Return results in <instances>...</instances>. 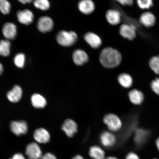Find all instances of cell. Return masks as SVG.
Returning a JSON list of instances; mask_svg holds the SVG:
<instances>
[{
  "instance_id": "cell-27",
  "label": "cell",
  "mask_w": 159,
  "mask_h": 159,
  "mask_svg": "<svg viewBox=\"0 0 159 159\" xmlns=\"http://www.w3.org/2000/svg\"><path fill=\"white\" fill-rule=\"evenodd\" d=\"M11 4L7 0H0V11L3 14H8L11 11Z\"/></svg>"
},
{
  "instance_id": "cell-34",
  "label": "cell",
  "mask_w": 159,
  "mask_h": 159,
  "mask_svg": "<svg viewBox=\"0 0 159 159\" xmlns=\"http://www.w3.org/2000/svg\"><path fill=\"white\" fill-rule=\"evenodd\" d=\"M9 159H26L23 155L21 153H16L13 155Z\"/></svg>"
},
{
  "instance_id": "cell-7",
  "label": "cell",
  "mask_w": 159,
  "mask_h": 159,
  "mask_svg": "<svg viewBox=\"0 0 159 159\" xmlns=\"http://www.w3.org/2000/svg\"><path fill=\"white\" fill-rule=\"evenodd\" d=\"M119 33L124 38L132 40L136 36V28L133 25L124 24L120 26Z\"/></svg>"
},
{
  "instance_id": "cell-33",
  "label": "cell",
  "mask_w": 159,
  "mask_h": 159,
  "mask_svg": "<svg viewBox=\"0 0 159 159\" xmlns=\"http://www.w3.org/2000/svg\"><path fill=\"white\" fill-rule=\"evenodd\" d=\"M126 159H140L136 154L134 152H129L127 154Z\"/></svg>"
},
{
  "instance_id": "cell-32",
  "label": "cell",
  "mask_w": 159,
  "mask_h": 159,
  "mask_svg": "<svg viewBox=\"0 0 159 159\" xmlns=\"http://www.w3.org/2000/svg\"><path fill=\"white\" fill-rule=\"evenodd\" d=\"M40 159H57L54 154L48 152L43 155Z\"/></svg>"
},
{
  "instance_id": "cell-29",
  "label": "cell",
  "mask_w": 159,
  "mask_h": 159,
  "mask_svg": "<svg viewBox=\"0 0 159 159\" xmlns=\"http://www.w3.org/2000/svg\"><path fill=\"white\" fill-rule=\"evenodd\" d=\"M153 0H137V4L141 9H150L153 5Z\"/></svg>"
},
{
  "instance_id": "cell-31",
  "label": "cell",
  "mask_w": 159,
  "mask_h": 159,
  "mask_svg": "<svg viewBox=\"0 0 159 159\" xmlns=\"http://www.w3.org/2000/svg\"><path fill=\"white\" fill-rule=\"evenodd\" d=\"M120 4L124 6H131L134 2V0H114Z\"/></svg>"
},
{
  "instance_id": "cell-14",
  "label": "cell",
  "mask_w": 159,
  "mask_h": 159,
  "mask_svg": "<svg viewBox=\"0 0 159 159\" xmlns=\"http://www.w3.org/2000/svg\"><path fill=\"white\" fill-rule=\"evenodd\" d=\"M101 144L105 148H111L114 146L116 142V138L112 133L105 131L101 134Z\"/></svg>"
},
{
  "instance_id": "cell-18",
  "label": "cell",
  "mask_w": 159,
  "mask_h": 159,
  "mask_svg": "<svg viewBox=\"0 0 159 159\" xmlns=\"http://www.w3.org/2000/svg\"><path fill=\"white\" fill-rule=\"evenodd\" d=\"M129 98L132 104L140 105L143 102L144 95L142 91L137 89H134L129 92Z\"/></svg>"
},
{
  "instance_id": "cell-37",
  "label": "cell",
  "mask_w": 159,
  "mask_h": 159,
  "mask_svg": "<svg viewBox=\"0 0 159 159\" xmlns=\"http://www.w3.org/2000/svg\"><path fill=\"white\" fill-rule=\"evenodd\" d=\"M156 143L157 148L159 151V137L156 139Z\"/></svg>"
},
{
  "instance_id": "cell-36",
  "label": "cell",
  "mask_w": 159,
  "mask_h": 159,
  "mask_svg": "<svg viewBox=\"0 0 159 159\" xmlns=\"http://www.w3.org/2000/svg\"><path fill=\"white\" fill-rule=\"evenodd\" d=\"M71 159H84L82 156L78 155L73 157Z\"/></svg>"
},
{
  "instance_id": "cell-4",
  "label": "cell",
  "mask_w": 159,
  "mask_h": 159,
  "mask_svg": "<svg viewBox=\"0 0 159 159\" xmlns=\"http://www.w3.org/2000/svg\"><path fill=\"white\" fill-rule=\"evenodd\" d=\"M54 27V23L52 19L47 16L41 17L37 23V28L41 33H46L51 31Z\"/></svg>"
},
{
  "instance_id": "cell-24",
  "label": "cell",
  "mask_w": 159,
  "mask_h": 159,
  "mask_svg": "<svg viewBox=\"0 0 159 159\" xmlns=\"http://www.w3.org/2000/svg\"><path fill=\"white\" fill-rule=\"evenodd\" d=\"M11 43L8 40L0 41V56L8 57L10 53Z\"/></svg>"
},
{
  "instance_id": "cell-16",
  "label": "cell",
  "mask_w": 159,
  "mask_h": 159,
  "mask_svg": "<svg viewBox=\"0 0 159 159\" xmlns=\"http://www.w3.org/2000/svg\"><path fill=\"white\" fill-rule=\"evenodd\" d=\"M105 17L108 23L112 25H116L120 23L121 15L119 12L115 9H109L105 14Z\"/></svg>"
},
{
  "instance_id": "cell-8",
  "label": "cell",
  "mask_w": 159,
  "mask_h": 159,
  "mask_svg": "<svg viewBox=\"0 0 159 159\" xmlns=\"http://www.w3.org/2000/svg\"><path fill=\"white\" fill-rule=\"evenodd\" d=\"M61 129L67 136L72 138L76 134L78 130V126L75 121L70 119H67L63 122Z\"/></svg>"
},
{
  "instance_id": "cell-38",
  "label": "cell",
  "mask_w": 159,
  "mask_h": 159,
  "mask_svg": "<svg viewBox=\"0 0 159 159\" xmlns=\"http://www.w3.org/2000/svg\"><path fill=\"white\" fill-rule=\"evenodd\" d=\"M3 69L2 65L0 63V75H1L3 72Z\"/></svg>"
},
{
  "instance_id": "cell-17",
  "label": "cell",
  "mask_w": 159,
  "mask_h": 159,
  "mask_svg": "<svg viewBox=\"0 0 159 159\" xmlns=\"http://www.w3.org/2000/svg\"><path fill=\"white\" fill-rule=\"evenodd\" d=\"M141 24L146 27L153 26L156 23V17L150 12H146L142 14L139 19Z\"/></svg>"
},
{
  "instance_id": "cell-2",
  "label": "cell",
  "mask_w": 159,
  "mask_h": 159,
  "mask_svg": "<svg viewBox=\"0 0 159 159\" xmlns=\"http://www.w3.org/2000/svg\"><path fill=\"white\" fill-rule=\"evenodd\" d=\"M78 39L77 33L73 31L61 30L56 35L57 43L63 47L72 46L77 43Z\"/></svg>"
},
{
  "instance_id": "cell-19",
  "label": "cell",
  "mask_w": 159,
  "mask_h": 159,
  "mask_svg": "<svg viewBox=\"0 0 159 159\" xmlns=\"http://www.w3.org/2000/svg\"><path fill=\"white\" fill-rule=\"evenodd\" d=\"M22 95V90L19 85H16L11 91L7 93V98L11 102L16 103L18 102Z\"/></svg>"
},
{
  "instance_id": "cell-22",
  "label": "cell",
  "mask_w": 159,
  "mask_h": 159,
  "mask_svg": "<svg viewBox=\"0 0 159 159\" xmlns=\"http://www.w3.org/2000/svg\"><path fill=\"white\" fill-rule=\"evenodd\" d=\"M89 155L93 159H105V152L100 147L94 146L89 149Z\"/></svg>"
},
{
  "instance_id": "cell-5",
  "label": "cell",
  "mask_w": 159,
  "mask_h": 159,
  "mask_svg": "<svg viewBox=\"0 0 159 159\" xmlns=\"http://www.w3.org/2000/svg\"><path fill=\"white\" fill-rule=\"evenodd\" d=\"M25 154L29 159H40L43 156L39 145L34 142L27 145L26 148Z\"/></svg>"
},
{
  "instance_id": "cell-20",
  "label": "cell",
  "mask_w": 159,
  "mask_h": 159,
  "mask_svg": "<svg viewBox=\"0 0 159 159\" xmlns=\"http://www.w3.org/2000/svg\"><path fill=\"white\" fill-rule=\"evenodd\" d=\"M148 130L139 128L135 131L134 140L137 144L141 145L144 143L149 136Z\"/></svg>"
},
{
  "instance_id": "cell-23",
  "label": "cell",
  "mask_w": 159,
  "mask_h": 159,
  "mask_svg": "<svg viewBox=\"0 0 159 159\" xmlns=\"http://www.w3.org/2000/svg\"><path fill=\"white\" fill-rule=\"evenodd\" d=\"M118 80L119 84L125 88H129L132 86L133 79L130 75L123 73L119 75Z\"/></svg>"
},
{
  "instance_id": "cell-12",
  "label": "cell",
  "mask_w": 159,
  "mask_h": 159,
  "mask_svg": "<svg viewBox=\"0 0 159 159\" xmlns=\"http://www.w3.org/2000/svg\"><path fill=\"white\" fill-rule=\"evenodd\" d=\"M33 137L37 142L42 144L48 143L51 138L50 135L48 131L43 128L36 129L34 133Z\"/></svg>"
},
{
  "instance_id": "cell-30",
  "label": "cell",
  "mask_w": 159,
  "mask_h": 159,
  "mask_svg": "<svg viewBox=\"0 0 159 159\" xmlns=\"http://www.w3.org/2000/svg\"><path fill=\"white\" fill-rule=\"evenodd\" d=\"M150 87L153 92L159 95V78H157L151 83Z\"/></svg>"
},
{
  "instance_id": "cell-10",
  "label": "cell",
  "mask_w": 159,
  "mask_h": 159,
  "mask_svg": "<svg viewBox=\"0 0 159 159\" xmlns=\"http://www.w3.org/2000/svg\"><path fill=\"white\" fill-rule=\"evenodd\" d=\"M73 62L77 66H82L88 62L89 57L83 50L77 49L73 52L72 55Z\"/></svg>"
},
{
  "instance_id": "cell-13",
  "label": "cell",
  "mask_w": 159,
  "mask_h": 159,
  "mask_svg": "<svg viewBox=\"0 0 159 159\" xmlns=\"http://www.w3.org/2000/svg\"><path fill=\"white\" fill-rule=\"evenodd\" d=\"M17 19L22 24L29 25L33 22L34 16L32 12L29 9L19 11L17 13Z\"/></svg>"
},
{
  "instance_id": "cell-1",
  "label": "cell",
  "mask_w": 159,
  "mask_h": 159,
  "mask_svg": "<svg viewBox=\"0 0 159 159\" xmlns=\"http://www.w3.org/2000/svg\"><path fill=\"white\" fill-rule=\"evenodd\" d=\"M122 59V55L118 50L109 47L103 49L99 56L101 65L107 68H113L118 66Z\"/></svg>"
},
{
  "instance_id": "cell-3",
  "label": "cell",
  "mask_w": 159,
  "mask_h": 159,
  "mask_svg": "<svg viewBox=\"0 0 159 159\" xmlns=\"http://www.w3.org/2000/svg\"><path fill=\"white\" fill-rule=\"evenodd\" d=\"M103 121L111 132H118L122 128V121L118 116L114 114H108L105 115Z\"/></svg>"
},
{
  "instance_id": "cell-25",
  "label": "cell",
  "mask_w": 159,
  "mask_h": 159,
  "mask_svg": "<svg viewBox=\"0 0 159 159\" xmlns=\"http://www.w3.org/2000/svg\"><path fill=\"white\" fill-rule=\"evenodd\" d=\"M33 4L37 8L43 11H47L51 6L48 0H34Z\"/></svg>"
},
{
  "instance_id": "cell-9",
  "label": "cell",
  "mask_w": 159,
  "mask_h": 159,
  "mask_svg": "<svg viewBox=\"0 0 159 159\" xmlns=\"http://www.w3.org/2000/svg\"><path fill=\"white\" fill-rule=\"evenodd\" d=\"M85 41L94 49H98L102 44V40L100 37L96 34L89 32L84 35Z\"/></svg>"
},
{
  "instance_id": "cell-11",
  "label": "cell",
  "mask_w": 159,
  "mask_h": 159,
  "mask_svg": "<svg viewBox=\"0 0 159 159\" xmlns=\"http://www.w3.org/2000/svg\"><path fill=\"white\" fill-rule=\"evenodd\" d=\"M77 6L79 11L85 15L91 14L95 10V4L92 0H80Z\"/></svg>"
},
{
  "instance_id": "cell-21",
  "label": "cell",
  "mask_w": 159,
  "mask_h": 159,
  "mask_svg": "<svg viewBox=\"0 0 159 159\" xmlns=\"http://www.w3.org/2000/svg\"><path fill=\"white\" fill-rule=\"evenodd\" d=\"M32 104L37 108H43L46 106L47 102L44 97L38 94H33L31 97Z\"/></svg>"
},
{
  "instance_id": "cell-26",
  "label": "cell",
  "mask_w": 159,
  "mask_h": 159,
  "mask_svg": "<svg viewBox=\"0 0 159 159\" xmlns=\"http://www.w3.org/2000/svg\"><path fill=\"white\" fill-rule=\"evenodd\" d=\"M149 65L155 74L159 75V55L152 57L149 61Z\"/></svg>"
},
{
  "instance_id": "cell-28",
  "label": "cell",
  "mask_w": 159,
  "mask_h": 159,
  "mask_svg": "<svg viewBox=\"0 0 159 159\" xmlns=\"http://www.w3.org/2000/svg\"><path fill=\"white\" fill-rule=\"evenodd\" d=\"M14 61L16 66L19 68H23L25 65V55L22 53H18L15 56Z\"/></svg>"
},
{
  "instance_id": "cell-35",
  "label": "cell",
  "mask_w": 159,
  "mask_h": 159,
  "mask_svg": "<svg viewBox=\"0 0 159 159\" xmlns=\"http://www.w3.org/2000/svg\"><path fill=\"white\" fill-rule=\"evenodd\" d=\"M20 2L23 4H25L26 3H30L32 2L33 0H18Z\"/></svg>"
},
{
  "instance_id": "cell-39",
  "label": "cell",
  "mask_w": 159,
  "mask_h": 159,
  "mask_svg": "<svg viewBox=\"0 0 159 159\" xmlns=\"http://www.w3.org/2000/svg\"><path fill=\"white\" fill-rule=\"evenodd\" d=\"M105 159H118L116 157L114 156H109L107 157V158H105Z\"/></svg>"
},
{
  "instance_id": "cell-40",
  "label": "cell",
  "mask_w": 159,
  "mask_h": 159,
  "mask_svg": "<svg viewBox=\"0 0 159 159\" xmlns=\"http://www.w3.org/2000/svg\"><path fill=\"white\" fill-rule=\"evenodd\" d=\"M157 159V158H155V159Z\"/></svg>"
},
{
  "instance_id": "cell-6",
  "label": "cell",
  "mask_w": 159,
  "mask_h": 159,
  "mask_svg": "<svg viewBox=\"0 0 159 159\" xmlns=\"http://www.w3.org/2000/svg\"><path fill=\"white\" fill-rule=\"evenodd\" d=\"M10 126L11 132L17 136L26 134L28 129L27 123L23 120L12 121Z\"/></svg>"
},
{
  "instance_id": "cell-15",
  "label": "cell",
  "mask_w": 159,
  "mask_h": 159,
  "mask_svg": "<svg viewBox=\"0 0 159 159\" xmlns=\"http://www.w3.org/2000/svg\"><path fill=\"white\" fill-rule=\"evenodd\" d=\"M17 27L13 23H7L4 25L2 29L3 34L7 40H13L17 35Z\"/></svg>"
}]
</instances>
